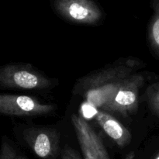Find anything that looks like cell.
Here are the masks:
<instances>
[{
    "mask_svg": "<svg viewBox=\"0 0 159 159\" xmlns=\"http://www.w3.org/2000/svg\"><path fill=\"white\" fill-rule=\"evenodd\" d=\"M136 67V61L128 58L90 73L76 82L73 94L82 96L89 104L103 110Z\"/></svg>",
    "mask_w": 159,
    "mask_h": 159,
    "instance_id": "6da1fadb",
    "label": "cell"
},
{
    "mask_svg": "<svg viewBox=\"0 0 159 159\" xmlns=\"http://www.w3.org/2000/svg\"><path fill=\"white\" fill-rule=\"evenodd\" d=\"M54 80L29 64H9L0 68V85L2 88L20 89H46Z\"/></svg>",
    "mask_w": 159,
    "mask_h": 159,
    "instance_id": "7a4b0ae2",
    "label": "cell"
},
{
    "mask_svg": "<svg viewBox=\"0 0 159 159\" xmlns=\"http://www.w3.org/2000/svg\"><path fill=\"white\" fill-rule=\"evenodd\" d=\"M57 109L54 104L43 103L29 96L2 94L0 113L14 116H37L49 114Z\"/></svg>",
    "mask_w": 159,
    "mask_h": 159,
    "instance_id": "3957f363",
    "label": "cell"
},
{
    "mask_svg": "<svg viewBox=\"0 0 159 159\" xmlns=\"http://www.w3.org/2000/svg\"><path fill=\"white\" fill-rule=\"evenodd\" d=\"M23 139L39 158L55 159L60 150V134L55 128L30 127L24 129Z\"/></svg>",
    "mask_w": 159,
    "mask_h": 159,
    "instance_id": "277c9868",
    "label": "cell"
},
{
    "mask_svg": "<svg viewBox=\"0 0 159 159\" xmlns=\"http://www.w3.org/2000/svg\"><path fill=\"white\" fill-rule=\"evenodd\" d=\"M144 80L141 74H133L130 76L102 110L120 113L123 116L134 113L139 106L140 89L144 84Z\"/></svg>",
    "mask_w": 159,
    "mask_h": 159,
    "instance_id": "5b68a950",
    "label": "cell"
},
{
    "mask_svg": "<svg viewBox=\"0 0 159 159\" xmlns=\"http://www.w3.org/2000/svg\"><path fill=\"white\" fill-rule=\"evenodd\" d=\"M71 122L84 159H110L102 138L82 116L73 114Z\"/></svg>",
    "mask_w": 159,
    "mask_h": 159,
    "instance_id": "8992f818",
    "label": "cell"
},
{
    "mask_svg": "<svg viewBox=\"0 0 159 159\" xmlns=\"http://www.w3.org/2000/svg\"><path fill=\"white\" fill-rule=\"evenodd\" d=\"M57 9L65 19L79 24H95L101 17L99 8L89 0H60Z\"/></svg>",
    "mask_w": 159,
    "mask_h": 159,
    "instance_id": "52a82bcc",
    "label": "cell"
},
{
    "mask_svg": "<svg viewBox=\"0 0 159 159\" xmlns=\"http://www.w3.org/2000/svg\"><path fill=\"white\" fill-rule=\"evenodd\" d=\"M95 120L106 134L119 147H125L131 141V133L105 110H98Z\"/></svg>",
    "mask_w": 159,
    "mask_h": 159,
    "instance_id": "ba28073f",
    "label": "cell"
},
{
    "mask_svg": "<svg viewBox=\"0 0 159 159\" xmlns=\"http://www.w3.org/2000/svg\"><path fill=\"white\" fill-rule=\"evenodd\" d=\"M145 99L152 113L159 117V82L148 87L145 91Z\"/></svg>",
    "mask_w": 159,
    "mask_h": 159,
    "instance_id": "9c48e42d",
    "label": "cell"
},
{
    "mask_svg": "<svg viewBox=\"0 0 159 159\" xmlns=\"http://www.w3.org/2000/svg\"><path fill=\"white\" fill-rule=\"evenodd\" d=\"M148 31V39L154 51L159 54V7Z\"/></svg>",
    "mask_w": 159,
    "mask_h": 159,
    "instance_id": "30bf717a",
    "label": "cell"
},
{
    "mask_svg": "<svg viewBox=\"0 0 159 159\" xmlns=\"http://www.w3.org/2000/svg\"><path fill=\"white\" fill-rule=\"evenodd\" d=\"M0 159H27V158L17 152L8 141H3L1 146Z\"/></svg>",
    "mask_w": 159,
    "mask_h": 159,
    "instance_id": "8fae6325",
    "label": "cell"
},
{
    "mask_svg": "<svg viewBox=\"0 0 159 159\" xmlns=\"http://www.w3.org/2000/svg\"><path fill=\"white\" fill-rule=\"evenodd\" d=\"M62 159H81L79 154L69 146H65L61 153Z\"/></svg>",
    "mask_w": 159,
    "mask_h": 159,
    "instance_id": "7c38bea8",
    "label": "cell"
},
{
    "mask_svg": "<svg viewBox=\"0 0 159 159\" xmlns=\"http://www.w3.org/2000/svg\"><path fill=\"white\" fill-rule=\"evenodd\" d=\"M154 159H159V153L156 155V156H155V158H154Z\"/></svg>",
    "mask_w": 159,
    "mask_h": 159,
    "instance_id": "4fadbf2b",
    "label": "cell"
},
{
    "mask_svg": "<svg viewBox=\"0 0 159 159\" xmlns=\"http://www.w3.org/2000/svg\"><path fill=\"white\" fill-rule=\"evenodd\" d=\"M130 159H132V158H130Z\"/></svg>",
    "mask_w": 159,
    "mask_h": 159,
    "instance_id": "5bb4252c",
    "label": "cell"
}]
</instances>
